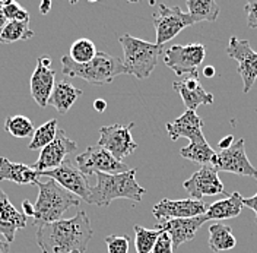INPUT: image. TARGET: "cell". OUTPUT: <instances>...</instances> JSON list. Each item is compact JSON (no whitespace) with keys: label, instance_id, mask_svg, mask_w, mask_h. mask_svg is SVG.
Instances as JSON below:
<instances>
[{"label":"cell","instance_id":"cell-1","mask_svg":"<svg viewBox=\"0 0 257 253\" xmlns=\"http://www.w3.org/2000/svg\"><path fill=\"white\" fill-rule=\"evenodd\" d=\"M92 234L88 214L78 211L72 218L38 225L35 241L43 253H85Z\"/></svg>","mask_w":257,"mask_h":253},{"label":"cell","instance_id":"cell-2","mask_svg":"<svg viewBox=\"0 0 257 253\" xmlns=\"http://www.w3.org/2000/svg\"><path fill=\"white\" fill-rule=\"evenodd\" d=\"M95 188L91 190V205L108 206L114 199L120 198L141 202L146 193V189L136 182L135 168L118 174L95 173Z\"/></svg>","mask_w":257,"mask_h":253},{"label":"cell","instance_id":"cell-3","mask_svg":"<svg viewBox=\"0 0 257 253\" xmlns=\"http://www.w3.org/2000/svg\"><path fill=\"white\" fill-rule=\"evenodd\" d=\"M62 72L70 78H80L92 85L111 83L120 75H127L123 60L105 51H96V56L86 64H76L67 54L62 57Z\"/></svg>","mask_w":257,"mask_h":253},{"label":"cell","instance_id":"cell-4","mask_svg":"<svg viewBox=\"0 0 257 253\" xmlns=\"http://www.w3.org/2000/svg\"><path fill=\"white\" fill-rule=\"evenodd\" d=\"M38 199L34 204V225L50 224L62 220L64 212L73 206L79 205V199L70 192L64 190L54 180L47 179L46 182H37Z\"/></svg>","mask_w":257,"mask_h":253},{"label":"cell","instance_id":"cell-5","mask_svg":"<svg viewBox=\"0 0 257 253\" xmlns=\"http://www.w3.org/2000/svg\"><path fill=\"white\" fill-rule=\"evenodd\" d=\"M124 59L123 64L126 67L127 75H133L138 79H146L154 72L158 59L164 48L155 43H149L141 38H136L130 34H124L118 38Z\"/></svg>","mask_w":257,"mask_h":253},{"label":"cell","instance_id":"cell-6","mask_svg":"<svg viewBox=\"0 0 257 253\" xmlns=\"http://www.w3.org/2000/svg\"><path fill=\"white\" fill-rule=\"evenodd\" d=\"M206 56V47L200 43L192 44H174L164 51V63L177 76L199 75L197 69L203 63Z\"/></svg>","mask_w":257,"mask_h":253},{"label":"cell","instance_id":"cell-7","mask_svg":"<svg viewBox=\"0 0 257 253\" xmlns=\"http://www.w3.org/2000/svg\"><path fill=\"white\" fill-rule=\"evenodd\" d=\"M194 25L192 16L184 14L178 6L158 5V11L154 12V27L157 32V46L164 47L165 43L173 40L176 35L187 27Z\"/></svg>","mask_w":257,"mask_h":253},{"label":"cell","instance_id":"cell-8","mask_svg":"<svg viewBox=\"0 0 257 253\" xmlns=\"http://www.w3.org/2000/svg\"><path fill=\"white\" fill-rule=\"evenodd\" d=\"M76 164L78 170L85 176L95 173L118 174L130 170L123 161L114 158L107 149L98 145L88 146L82 154L76 155Z\"/></svg>","mask_w":257,"mask_h":253},{"label":"cell","instance_id":"cell-9","mask_svg":"<svg viewBox=\"0 0 257 253\" xmlns=\"http://www.w3.org/2000/svg\"><path fill=\"white\" fill-rule=\"evenodd\" d=\"M135 123L121 125L114 123L110 126H102L99 129L98 146L107 149L114 158L121 159L128 157L138 149V143L132 136V129Z\"/></svg>","mask_w":257,"mask_h":253},{"label":"cell","instance_id":"cell-10","mask_svg":"<svg viewBox=\"0 0 257 253\" xmlns=\"http://www.w3.org/2000/svg\"><path fill=\"white\" fill-rule=\"evenodd\" d=\"M226 54L238 63V73L244 83L242 93L248 94L257 79V53L247 40L231 37L226 47Z\"/></svg>","mask_w":257,"mask_h":253},{"label":"cell","instance_id":"cell-11","mask_svg":"<svg viewBox=\"0 0 257 253\" xmlns=\"http://www.w3.org/2000/svg\"><path fill=\"white\" fill-rule=\"evenodd\" d=\"M41 176H46L47 179L54 180L64 190L70 192L78 199H82L86 204H89L92 188L88 182V177L83 173H80L78 167L70 164V159H64L60 167L50 170V172H44L41 173Z\"/></svg>","mask_w":257,"mask_h":253},{"label":"cell","instance_id":"cell-12","mask_svg":"<svg viewBox=\"0 0 257 253\" xmlns=\"http://www.w3.org/2000/svg\"><path fill=\"white\" fill-rule=\"evenodd\" d=\"M212 167H215L218 172H228L257 179V168H254L250 159L247 158L245 141L242 138L235 141L228 149L216 152L212 159Z\"/></svg>","mask_w":257,"mask_h":253},{"label":"cell","instance_id":"cell-13","mask_svg":"<svg viewBox=\"0 0 257 253\" xmlns=\"http://www.w3.org/2000/svg\"><path fill=\"white\" fill-rule=\"evenodd\" d=\"M76 149H78V143L72 141L63 129H59L54 141L41 149L38 159L32 164V168L38 173L54 170L60 167L64 159H67V155L75 152Z\"/></svg>","mask_w":257,"mask_h":253},{"label":"cell","instance_id":"cell-14","mask_svg":"<svg viewBox=\"0 0 257 253\" xmlns=\"http://www.w3.org/2000/svg\"><path fill=\"white\" fill-rule=\"evenodd\" d=\"M206 209H208V204L205 201H196V199L173 201V199L164 198L152 208V215L161 222L177 220V218L199 217V215L206 214Z\"/></svg>","mask_w":257,"mask_h":253},{"label":"cell","instance_id":"cell-15","mask_svg":"<svg viewBox=\"0 0 257 253\" xmlns=\"http://www.w3.org/2000/svg\"><path fill=\"white\" fill-rule=\"evenodd\" d=\"M184 190L190 195L192 199L202 201L203 196H215L222 195L225 192L224 183L221 182L218 170L212 165H202L190 179L183 183Z\"/></svg>","mask_w":257,"mask_h":253},{"label":"cell","instance_id":"cell-16","mask_svg":"<svg viewBox=\"0 0 257 253\" xmlns=\"http://www.w3.org/2000/svg\"><path fill=\"white\" fill-rule=\"evenodd\" d=\"M56 85V70L51 69V57L48 54H41L37 60V67L32 72L30 88L34 101L41 107L46 109L48 100Z\"/></svg>","mask_w":257,"mask_h":253},{"label":"cell","instance_id":"cell-17","mask_svg":"<svg viewBox=\"0 0 257 253\" xmlns=\"http://www.w3.org/2000/svg\"><path fill=\"white\" fill-rule=\"evenodd\" d=\"M203 125L205 123L202 117L196 111L186 110L174 122L167 123L165 129L171 141H177L178 138H187L190 142H200L206 139L202 132Z\"/></svg>","mask_w":257,"mask_h":253},{"label":"cell","instance_id":"cell-18","mask_svg":"<svg viewBox=\"0 0 257 253\" xmlns=\"http://www.w3.org/2000/svg\"><path fill=\"white\" fill-rule=\"evenodd\" d=\"M206 221H209L208 217L206 214H203V215L193 217V218H177V220L161 221L158 222L157 228L170 234V237L173 240V247L177 249L183 243L192 241L193 238L196 237L197 230Z\"/></svg>","mask_w":257,"mask_h":253},{"label":"cell","instance_id":"cell-19","mask_svg":"<svg viewBox=\"0 0 257 253\" xmlns=\"http://www.w3.org/2000/svg\"><path fill=\"white\" fill-rule=\"evenodd\" d=\"M173 88H174L177 94H180L187 110L196 111L197 107L210 106L215 101L213 94L208 93L199 83V75H189L184 79L176 80L173 83Z\"/></svg>","mask_w":257,"mask_h":253},{"label":"cell","instance_id":"cell-20","mask_svg":"<svg viewBox=\"0 0 257 253\" xmlns=\"http://www.w3.org/2000/svg\"><path fill=\"white\" fill-rule=\"evenodd\" d=\"M27 222L28 218L24 212L18 211L9 196L0 189V234L5 237V241L11 244L15 240L16 231L25 228Z\"/></svg>","mask_w":257,"mask_h":253},{"label":"cell","instance_id":"cell-21","mask_svg":"<svg viewBox=\"0 0 257 253\" xmlns=\"http://www.w3.org/2000/svg\"><path fill=\"white\" fill-rule=\"evenodd\" d=\"M41 173L22 162H12L6 157H0V182L8 180L15 185H37Z\"/></svg>","mask_w":257,"mask_h":253},{"label":"cell","instance_id":"cell-22","mask_svg":"<svg viewBox=\"0 0 257 253\" xmlns=\"http://www.w3.org/2000/svg\"><path fill=\"white\" fill-rule=\"evenodd\" d=\"M242 206H244L242 196L238 192H234V193L228 195L226 199H221V201H216V202L208 205L206 217H208V220H215V221L235 218L241 214Z\"/></svg>","mask_w":257,"mask_h":253},{"label":"cell","instance_id":"cell-23","mask_svg":"<svg viewBox=\"0 0 257 253\" xmlns=\"http://www.w3.org/2000/svg\"><path fill=\"white\" fill-rule=\"evenodd\" d=\"M82 94L83 91L76 88L72 82L66 79L60 80L54 85V90L48 100V106H53L60 114H66Z\"/></svg>","mask_w":257,"mask_h":253},{"label":"cell","instance_id":"cell-24","mask_svg":"<svg viewBox=\"0 0 257 253\" xmlns=\"http://www.w3.org/2000/svg\"><path fill=\"white\" fill-rule=\"evenodd\" d=\"M237 246V238L234 237L232 230L221 222H213L209 227V247L213 252L231 250Z\"/></svg>","mask_w":257,"mask_h":253},{"label":"cell","instance_id":"cell-25","mask_svg":"<svg viewBox=\"0 0 257 253\" xmlns=\"http://www.w3.org/2000/svg\"><path fill=\"white\" fill-rule=\"evenodd\" d=\"M189 15L192 16L193 22H215L219 16V5L213 0H187Z\"/></svg>","mask_w":257,"mask_h":253},{"label":"cell","instance_id":"cell-26","mask_svg":"<svg viewBox=\"0 0 257 253\" xmlns=\"http://www.w3.org/2000/svg\"><path fill=\"white\" fill-rule=\"evenodd\" d=\"M213 148L208 143V141H200V142H190L187 146L180 149V155L184 158L194 161L200 165H212V159L215 157Z\"/></svg>","mask_w":257,"mask_h":253},{"label":"cell","instance_id":"cell-27","mask_svg":"<svg viewBox=\"0 0 257 253\" xmlns=\"http://www.w3.org/2000/svg\"><path fill=\"white\" fill-rule=\"evenodd\" d=\"M34 37V31L28 24L18 21H8L0 28V44H14L16 41H25Z\"/></svg>","mask_w":257,"mask_h":253},{"label":"cell","instance_id":"cell-28","mask_svg":"<svg viewBox=\"0 0 257 253\" xmlns=\"http://www.w3.org/2000/svg\"><path fill=\"white\" fill-rule=\"evenodd\" d=\"M57 130H59L57 119H51V120H48L46 123H43L41 126L35 129L28 148L32 149V151L46 148L48 143H51L54 141V138L57 135Z\"/></svg>","mask_w":257,"mask_h":253},{"label":"cell","instance_id":"cell-29","mask_svg":"<svg viewBox=\"0 0 257 253\" xmlns=\"http://www.w3.org/2000/svg\"><path fill=\"white\" fill-rule=\"evenodd\" d=\"M5 130L9 135H12L14 138L24 139V138H30L34 135L35 126L27 116L16 114V116H9L5 120Z\"/></svg>","mask_w":257,"mask_h":253},{"label":"cell","instance_id":"cell-30","mask_svg":"<svg viewBox=\"0 0 257 253\" xmlns=\"http://www.w3.org/2000/svg\"><path fill=\"white\" fill-rule=\"evenodd\" d=\"M70 60L76 64L89 63L96 56L95 44L88 38H79L70 46Z\"/></svg>","mask_w":257,"mask_h":253},{"label":"cell","instance_id":"cell-31","mask_svg":"<svg viewBox=\"0 0 257 253\" xmlns=\"http://www.w3.org/2000/svg\"><path fill=\"white\" fill-rule=\"evenodd\" d=\"M161 234V230L145 228L141 225H135V247L138 253H151L154 250L155 241Z\"/></svg>","mask_w":257,"mask_h":253},{"label":"cell","instance_id":"cell-32","mask_svg":"<svg viewBox=\"0 0 257 253\" xmlns=\"http://www.w3.org/2000/svg\"><path fill=\"white\" fill-rule=\"evenodd\" d=\"M105 244L108 253H128V246H130V237L123 234H110L105 237Z\"/></svg>","mask_w":257,"mask_h":253},{"label":"cell","instance_id":"cell-33","mask_svg":"<svg viewBox=\"0 0 257 253\" xmlns=\"http://www.w3.org/2000/svg\"><path fill=\"white\" fill-rule=\"evenodd\" d=\"M174 252V247H173V240L170 237L168 233L162 231L161 230V234L155 241V246H154V250L152 253H173Z\"/></svg>","mask_w":257,"mask_h":253},{"label":"cell","instance_id":"cell-34","mask_svg":"<svg viewBox=\"0 0 257 253\" xmlns=\"http://www.w3.org/2000/svg\"><path fill=\"white\" fill-rule=\"evenodd\" d=\"M244 9L247 12V27L254 30L257 28V0L248 2Z\"/></svg>","mask_w":257,"mask_h":253},{"label":"cell","instance_id":"cell-35","mask_svg":"<svg viewBox=\"0 0 257 253\" xmlns=\"http://www.w3.org/2000/svg\"><path fill=\"white\" fill-rule=\"evenodd\" d=\"M21 5L19 3H16V2H11L8 6H5L3 8V12H5V16H6V19L8 21H14L15 19V16L18 15V12L21 11Z\"/></svg>","mask_w":257,"mask_h":253},{"label":"cell","instance_id":"cell-36","mask_svg":"<svg viewBox=\"0 0 257 253\" xmlns=\"http://www.w3.org/2000/svg\"><path fill=\"white\" fill-rule=\"evenodd\" d=\"M242 204L244 206H248L250 209H253L254 211V214H256V224H257V193L254 196H251V198H242Z\"/></svg>","mask_w":257,"mask_h":253},{"label":"cell","instance_id":"cell-37","mask_svg":"<svg viewBox=\"0 0 257 253\" xmlns=\"http://www.w3.org/2000/svg\"><path fill=\"white\" fill-rule=\"evenodd\" d=\"M14 21H18V22H22V24H30V12L24 8H21V11L18 12V15L15 16Z\"/></svg>","mask_w":257,"mask_h":253},{"label":"cell","instance_id":"cell-38","mask_svg":"<svg viewBox=\"0 0 257 253\" xmlns=\"http://www.w3.org/2000/svg\"><path fill=\"white\" fill-rule=\"evenodd\" d=\"M22 209H24V215L28 218V217H32L34 218V204H31L30 201H24L22 202Z\"/></svg>","mask_w":257,"mask_h":253},{"label":"cell","instance_id":"cell-39","mask_svg":"<svg viewBox=\"0 0 257 253\" xmlns=\"http://www.w3.org/2000/svg\"><path fill=\"white\" fill-rule=\"evenodd\" d=\"M232 143H234V136H232V135H228V136H225L224 139L219 141L218 146H219L221 151H224V149H228Z\"/></svg>","mask_w":257,"mask_h":253},{"label":"cell","instance_id":"cell-40","mask_svg":"<svg viewBox=\"0 0 257 253\" xmlns=\"http://www.w3.org/2000/svg\"><path fill=\"white\" fill-rule=\"evenodd\" d=\"M107 109V101L105 100H102V98H98L94 101V110L96 113H104Z\"/></svg>","mask_w":257,"mask_h":253},{"label":"cell","instance_id":"cell-41","mask_svg":"<svg viewBox=\"0 0 257 253\" xmlns=\"http://www.w3.org/2000/svg\"><path fill=\"white\" fill-rule=\"evenodd\" d=\"M50 9H51V2L50 0H44L41 5H40V12H41V15H46L50 12Z\"/></svg>","mask_w":257,"mask_h":253},{"label":"cell","instance_id":"cell-42","mask_svg":"<svg viewBox=\"0 0 257 253\" xmlns=\"http://www.w3.org/2000/svg\"><path fill=\"white\" fill-rule=\"evenodd\" d=\"M203 76H206V78H213V76H215V67H213V66H206V67L203 69Z\"/></svg>","mask_w":257,"mask_h":253},{"label":"cell","instance_id":"cell-43","mask_svg":"<svg viewBox=\"0 0 257 253\" xmlns=\"http://www.w3.org/2000/svg\"><path fill=\"white\" fill-rule=\"evenodd\" d=\"M9 249H11L9 243H8V241L0 240V253H9Z\"/></svg>","mask_w":257,"mask_h":253},{"label":"cell","instance_id":"cell-44","mask_svg":"<svg viewBox=\"0 0 257 253\" xmlns=\"http://www.w3.org/2000/svg\"><path fill=\"white\" fill-rule=\"evenodd\" d=\"M8 22V19H6V16H5V12H3V8L0 6V28L5 25Z\"/></svg>","mask_w":257,"mask_h":253}]
</instances>
